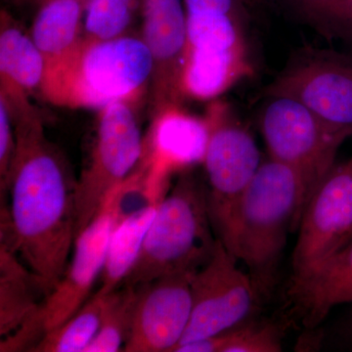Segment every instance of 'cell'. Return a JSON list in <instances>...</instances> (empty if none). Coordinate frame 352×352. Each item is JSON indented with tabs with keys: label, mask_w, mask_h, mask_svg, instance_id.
I'll use <instances>...</instances> for the list:
<instances>
[{
	"label": "cell",
	"mask_w": 352,
	"mask_h": 352,
	"mask_svg": "<svg viewBox=\"0 0 352 352\" xmlns=\"http://www.w3.org/2000/svg\"><path fill=\"white\" fill-rule=\"evenodd\" d=\"M10 111L16 153L1 206L0 242L39 278L46 296L63 277L76 239V182L66 157L46 136L34 104Z\"/></svg>",
	"instance_id": "obj_1"
},
{
	"label": "cell",
	"mask_w": 352,
	"mask_h": 352,
	"mask_svg": "<svg viewBox=\"0 0 352 352\" xmlns=\"http://www.w3.org/2000/svg\"><path fill=\"white\" fill-rule=\"evenodd\" d=\"M302 184L298 175L268 157L245 190L228 251L249 270L263 302L277 283L287 236L300 221Z\"/></svg>",
	"instance_id": "obj_2"
},
{
	"label": "cell",
	"mask_w": 352,
	"mask_h": 352,
	"mask_svg": "<svg viewBox=\"0 0 352 352\" xmlns=\"http://www.w3.org/2000/svg\"><path fill=\"white\" fill-rule=\"evenodd\" d=\"M187 47L185 98L212 101L254 73L249 32L254 19L244 0H183Z\"/></svg>",
	"instance_id": "obj_3"
},
{
	"label": "cell",
	"mask_w": 352,
	"mask_h": 352,
	"mask_svg": "<svg viewBox=\"0 0 352 352\" xmlns=\"http://www.w3.org/2000/svg\"><path fill=\"white\" fill-rule=\"evenodd\" d=\"M217 238L208 210L207 185L182 170L157 205L138 258L120 286H139L170 275H192L212 258Z\"/></svg>",
	"instance_id": "obj_4"
},
{
	"label": "cell",
	"mask_w": 352,
	"mask_h": 352,
	"mask_svg": "<svg viewBox=\"0 0 352 352\" xmlns=\"http://www.w3.org/2000/svg\"><path fill=\"white\" fill-rule=\"evenodd\" d=\"M152 56L140 34L80 41L75 53L46 78L41 96L67 108L99 109L149 95Z\"/></svg>",
	"instance_id": "obj_5"
},
{
	"label": "cell",
	"mask_w": 352,
	"mask_h": 352,
	"mask_svg": "<svg viewBox=\"0 0 352 352\" xmlns=\"http://www.w3.org/2000/svg\"><path fill=\"white\" fill-rule=\"evenodd\" d=\"M206 116L210 126L203 162L208 214L215 236L229 250L241 201L263 160L251 131L234 117L228 104L214 99Z\"/></svg>",
	"instance_id": "obj_6"
},
{
	"label": "cell",
	"mask_w": 352,
	"mask_h": 352,
	"mask_svg": "<svg viewBox=\"0 0 352 352\" xmlns=\"http://www.w3.org/2000/svg\"><path fill=\"white\" fill-rule=\"evenodd\" d=\"M266 96L259 127L270 159L286 164L300 178L302 219L308 201L337 163L338 151L349 136L333 131L292 97Z\"/></svg>",
	"instance_id": "obj_7"
},
{
	"label": "cell",
	"mask_w": 352,
	"mask_h": 352,
	"mask_svg": "<svg viewBox=\"0 0 352 352\" xmlns=\"http://www.w3.org/2000/svg\"><path fill=\"white\" fill-rule=\"evenodd\" d=\"M116 226L112 196L75 241V250L63 277L38 309L17 330L0 342V351H30L46 333L75 315L87 302L105 263Z\"/></svg>",
	"instance_id": "obj_8"
},
{
	"label": "cell",
	"mask_w": 352,
	"mask_h": 352,
	"mask_svg": "<svg viewBox=\"0 0 352 352\" xmlns=\"http://www.w3.org/2000/svg\"><path fill=\"white\" fill-rule=\"evenodd\" d=\"M139 103L115 101L98 110L89 160L76 182V237L101 212L113 190L138 168L144 141Z\"/></svg>",
	"instance_id": "obj_9"
},
{
	"label": "cell",
	"mask_w": 352,
	"mask_h": 352,
	"mask_svg": "<svg viewBox=\"0 0 352 352\" xmlns=\"http://www.w3.org/2000/svg\"><path fill=\"white\" fill-rule=\"evenodd\" d=\"M237 261L217 239L212 258L190 276L191 317L178 346L219 335L252 318L261 300Z\"/></svg>",
	"instance_id": "obj_10"
},
{
	"label": "cell",
	"mask_w": 352,
	"mask_h": 352,
	"mask_svg": "<svg viewBox=\"0 0 352 352\" xmlns=\"http://www.w3.org/2000/svg\"><path fill=\"white\" fill-rule=\"evenodd\" d=\"M291 285L298 283L352 241V157L336 163L300 219Z\"/></svg>",
	"instance_id": "obj_11"
},
{
	"label": "cell",
	"mask_w": 352,
	"mask_h": 352,
	"mask_svg": "<svg viewBox=\"0 0 352 352\" xmlns=\"http://www.w3.org/2000/svg\"><path fill=\"white\" fill-rule=\"evenodd\" d=\"M265 92L300 101L333 131L351 138V57L330 51L298 57Z\"/></svg>",
	"instance_id": "obj_12"
},
{
	"label": "cell",
	"mask_w": 352,
	"mask_h": 352,
	"mask_svg": "<svg viewBox=\"0 0 352 352\" xmlns=\"http://www.w3.org/2000/svg\"><path fill=\"white\" fill-rule=\"evenodd\" d=\"M140 36L153 61L150 116L170 106H182V74L187 47L183 0H142Z\"/></svg>",
	"instance_id": "obj_13"
},
{
	"label": "cell",
	"mask_w": 352,
	"mask_h": 352,
	"mask_svg": "<svg viewBox=\"0 0 352 352\" xmlns=\"http://www.w3.org/2000/svg\"><path fill=\"white\" fill-rule=\"evenodd\" d=\"M190 276L170 275L138 286L133 325L122 351H175L191 317Z\"/></svg>",
	"instance_id": "obj_14"
},
{
	"label": "cell",
	"mask_w": 352,
	"mask_h": 352,
	"mask_svg": "<svg viewBox=\"0 0 352 352\" xmlns=\"http://www.w3.org/2000/svg\"><path fill=\"white\" fill-rule=\"evenodd\" d=\"M210 131L206 113L198 117L179 105L164 109L151 118L139 164L147 168L153 179L164 183L171 171L203 164Z\"/></svg>",
	"instance_id": "obj_15"
},
{
	"label": "cell",
	"mask_w": 352,
	"mask_h": 352,
	"mask_svg": "<svg viewBox=\"0 0 352 352\" xmlns=\"http://www.w3.org/2000/svg\"><path fill=\"white\" fill-rule=\"evenodd\" d=\"M83 9L85 2L80 0H46L34 11L29 32L45 60V80L66 63L80 45Z\"/></svg>",
	"instance_id": "obj_16"
},
{
	"label": "cell",
	"mask_w": 352,
	"mask_h": 352,
	"mask_svg": "<svg viewBox=\"0 0 352 352\" xmlns=\"http://www.w3.org/2000/svg\"><path fill=\"white\" fill-rule=\"evenodd\" d=\"M46 298L39 278L4 243L0 242V336L10 335Z\"/></svg>",
	"instance_id": "obj_17"
},
{
	"label": "cell",
	"mask_w": 352,
	"mask_h": 352,
	"mask_svg": "<svg viewBox=\"0 0 352 352\" xmlns=\"http://www.w3.org/2000/svg\"><path fill=\"white\" fill-rule=\"evenodd\" d=\"M45 60L31 34L10 11H0V76L28 94L41 92L45 80Z\"/></svg>",
	"instance_id": "obj_18"
},
{
	"label": "cell",
	"mask_w": 352,
	"mask_h": 352,
	"mask_svg": "<svg viewBox=\"0 0 352 352\" xmlns=\"http://www.w3.org/2000/svg\"><path fill=\"white\" fill-rule=\"evenodd\" d=\"M160 201L140 208L116 223L100 275L101 287L97 294L108 295L119 289L131 272Z\"/></svg>",
	"instance_id": "obj_19"
},
{
	"label": "cell",
	"mask_w": 352,
	"mask_h": 352,
	"mask_svg": "<svg viewBox=\"0 0 352 352\" xmlns=\"http://www.w3.org/2000/svg\"><path fill=\"white\" fill-rule=\"evenodd\" d=\"M283 330L274 321L248 319L230 330L178 346L177 352H280Z\"/></svg>",
	"instance_id": "obj_20"
},
{
	"label": "cell",
	"mask_w": 352,
	"mask_h": 352,
	"mask_svg": "<svg viewBox=\"0 0 352 352\" xmlns=\"http://www.w3.org/2000/svg\"><path fill=\"white\" fill-rule=\"evenodd\" d=\"M106 295L95 294L75 315L50 331L30 352H85L101 327Z\"/></svg>",
	"instance_id": "obj_21"
},
{
	"label": "cell",
	"mask_w": 352,
	"mask_h": 352,
	"mask_svg": "<svg viewBox=\"0 0 352 352\" xmlns=\"http://www.w3.org/2000/svg\"><path fill=\"white\" fill-rule=\"evenodd\" d=\"M141 10L142 0H85L83 41H110L132 34Z\"/></svg>",
	"instance_id": "obj_22"
},
{
	"label": "cell",
	"mask_w": 352,
	"mask_h": 352,
	"mask_svg": "<svg viewBox=\"0 0 352 352\" xmlns=\"http://www.w3.org/2000/svg\"><path fill=\"white\" fill-rule=\"evenodd\" d=\"M138 296V286H120L106 295L101 327L85 352H117L124 349L131 336Z\"/></svg>",
	"instance_id": "obj_23"
},
{
	"label": "cell",
	"mask_w": 352,
	"mask_h": 352,
	"mask_svg": "<svg viewBox=\"0 0 352 352\" xmlns=\"http://www.w3.org/2000/svg\"><path fill=\"white\" fill-rule=\"evenodd\" d=\"M327 38L352 41L351 0H280Z\"/></svg>",
	"instance_id": "obj_24"
},
{
	"label": "cell",
	"mask_w": 352,
	"mask_h": 352,
	"mask_svg": "<svg viewBox=\"0 0 352 352\" xmlns=\"http://www.w3.org/2000/svg\"><path fill=\"white\" fill-rule=\"evenodd\" d=\"M16 153L14 120L6 101L0 97V192L6 195Z\"/></svg>",
	"instance_id": "obj_25"
},
{
	"label": "cell",
	"mask_w": 352,
	"mask_h": 352,
	"mask_svg": "<svg viewBox=\"0 0 352 352\" xmlns=\"http://www.w3.org/2000/svg\"><path fill=\"white\" fill-rule=\"evenodd\" d=\"M244 1L256 19L258 16L263 15L267 9L271 8L274 0H244Z\"/></svg>",
	"instance_id": "obj_26"
},
{
	"label": "cell",
	"mask_w": 352,
	"mask_h": 352,
	"mask_svg": "<svg viewBox=\"0 0 352 352\" xmlns=\"http://www.w3.org/2000/svg\"><path fill=\"white\" fill-rule=\"evenodd\" d=\"M11 6L17 7V8H32L36 11L41 4H43L46 0H6ZM85 2V0H80Z\"/></svg>",
	"instance_id": "obj_27"
},
{
	"label": "cell",
	"mask_w": 352,
	"mask_h": 352,
	"mask_svg": "<svg viewBox=\"0 0 352 352\" xmlns=\"http://www.w3.org/2000/svg\"><path fill=\"white\" fill-rule=\"evenodd\" d=\"M346 335L352 339V315L346 325Z\"/></svg>",
	"instance_id": "obj_28"
},
{
	"label": "cell",
	"mask_w": 352,
	"mask_h": 352,
	"mask_svg": "<svg viewBox=\"0 0 352 352\" xmlns=\"http://www.w3.org/2000/svg\"><path fill=\"white\" fill-rule=\"evenodd\" d=\"M351 1H352V0H351Z\"/></svg>",
	"instance_id": "obj_29"
}]
</instances>
